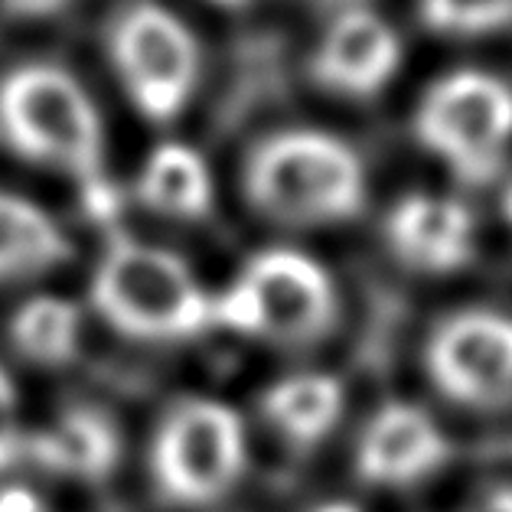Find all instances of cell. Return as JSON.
I'll list each match as a JSON object with an SVG mask.
<instances>
[{
    "mask_svg": "<svg viewBox=\"0 0 512 512\" xmlns=\"http://www.w3.org/2000/svg\"><path fill=\"white\" fill-rule=\"evenodd\" d=\"M69 258V242L49 212L0 193V281L33 278Z\"/></svg>",
    "mask_w": 512,
    "mask_h": 512,
    "instance_id": "9a60e30c",
    "label": "cell"
},
{
    "mask_svg": "<svg viewBox=\"0 0 512 512\" xmlns=\"http://www.w3.org/2000/svg\"><path fill=\"white\" fill-rule=\"evenodd\" d=\"M424 366L434 389L454 405L512 408V317L496 310H457L434 327Z\"/></svg>",
    "mask_w": 512,
    "mask_h": 512,
    "instance_id": "ba28073f",
    "label": "cell"
},
{
    "mask_svg": "<svg viewBox=\"0 0 512 512\" xmlns=\"http://www.w3.org/2000/svg\"><path fill=\"white\" fill-rule=\"evenodd\" d=\"M0 141L36 167L105 186V131L85 85L53 62H27L0 79Z\"/></svg>",
    "mask_w": 512,
    "mask_h": 512,
    "instance_id": "7a4b0ae2",
    "label": "cell"
},
{
    "mask_svg": "<svg viewBox=\"0 0 512 512\" xmlns=\"http://www.w3.org/2000/svg\"><path fill=\"white\" fill-rule=\"evenodd\" d=\"M154 483L177 506H209L245 470V428L232 408L209 398L173 405L154 437Z\"/></svg>",
    "mask_w": 512,
    "mask_h": 512,
    "instance_id": "52a82bcc",
    "label": "cell"
},
{
    "mask_svg": "<svg viewBox=\"0 0 512 512\" xmlns=\"http://www.w3.org/2000/svg\"><path fill=\"white\" fill-rule=\"evenodd\" d=\"M23 451L20 428H17V392L10 385L7 372L0 369V470L10 467Z\"/></svg>",
    "mask_w": 512,
    "mask_h": 512,
    "instance_id": "ac0fdd59",
    "label": "cell"
},
{
    "mask_svg": "<svg viewBox=\"0 0 512 512\" xmlns=\"http://www.w3.org/2000/svg\"><path fill=\"white\" fill-rule=\"evenodd\" d=\"M314 512H359L356 506H349V503H330V506H320Z\"/></svg>",
    "mask_w": 512,
    "mask_h": 512,
    "instance_id": "7402d4cb",
    "label": "cell"
},
{
    "mask_svg": "<svg viewBox=\"0 0 512 512\" xmlns=\"http://www.w3.org/2000/svg\"><path fill=\"white\" fill-rule=\"evenodd\" d=\"M212 4H219V7H242V4H248V0H212Z\"/></svg>",
    "mask_w": 512,
    "mask_h": 512,
    "instance_id": "cb8c5ba5",
    "label": "cell"
},
{
    "mask_svg": "<svg viewBox=\"0 0 512 512\" xmlns=\"http://www.w3.org/2000/svg\"><path fill=\"white\" fill-rule=\"evenodd\" d=\"M418 10L441 36H486L512 23V0H418Z\"/></svg>",
    "mask_w": 512,
    "mask_h": 512,
    "instance_id": "e0dca14e",
    "label": "cell"
},
{
    "mask_svg": "<svg viewBox=\"0 0 512 512\" xmlns=\"http://www.w3.org/2000/svg\"><path fill=\"white\" fill-rule=\"evenodd\" d=\"M69 0H0V10L17 20H43L66 7Z\"/></svg>",
    "mask_w": 512,
    "mask_h": 512,
    "instance_id": "d6986e66",
    "label": "cell"
},
{
    "mask_svg": "<svg viewBox=\"0 0 512 512\" xmlns=\"http://www.w3.org/2000/svg\"><path fill=\"white\" fill-rule=\"evenodd\" d=\"M137 196L147 209L167 219H203L212 209V177L206 160L186 144H160L147 157L137 180Z\"/></svg>",
    "mask_w": 512,
    "mask_h": 512,
    "instance_id": "4fadbf2b",
    "label": "cell"
},
{
    "mask_svg": "<svg viewBox=\"0 0 512 512\" xmlns=\"http://www.w3.org/2000/svg\"><path fill=\"white\" fill-rule=\"evenodd\" d=\"M245 199L281 226L346 222L366 206V170L336 134L294 128L268 134L245 160Z\"/></svg>",
    "mask_w": 512,
    "mask_h": 512,
    "instance_id": "6da1fadb",
    "label": "cell"
},
{
    "mask_svg": "<svg viewBox=\"0 0 512 512\" xmlns=\"http://www.w3.org/2000/svg\"><path fill=\"white\" fill-rule=\"evenodd\" d=\"M480 512H512V486H493V490H486Z\"/></svg>",
    "mask_w": 512,
    "mask_h": 512,
    "instance_id": "44dd1931",
    "label": "cell"
},
{
    "mask_svg": "<svg viewBox=\"0 0 512 512\" xmlns=\"http://www.w3.org/2000/svg\"><path fill=\"white\" fill-rule=\"evenodd\" d=\"M503 209H506V219H509V226H512V186L506 190V199H503Z\"/></svg>",
    "mask_w": 512,
    "mask_h": 512,
    "instance_id": "603a6c76",
    "label": "cell"
},
{
    "mask_svg": "<svg viewBox=\"0 0 512 512\" xmlns=\"http://www.w3.org/2000/svg\"><path fill=\"white\" fill-rule=\"evenodd\" d=\"M415 137L460 183H490L512 144V89L480 69L451 72L421 95Z\"/></svg>",
    "mask_w": 512,
    "mask_h": 512,
    "instance_id": "5b68a950",
    "label": "cell"
},
{
    "mask_svg": "<svg viewBox=\"0 0 512 512\" xmlns=\"http://www.w3.org/2000/svg\"><path fill=\"white\" fill-rule=\"evenodd\" d=\"M108 59L134 108L173 121L199 82V43L186 23L154 0L124 7L108 27Z\"/></svg>",
    "mask_w": 512,
    "mask_h": 512,
    "instance_id": "8992f818",
    "label": "cell"
},
{
    "mask_svg": "<svg viewBox=\"0 0 512 512\" xmlns=\"http://www.w3.org/2000/svg\"><path fill=\"white\" fill-rule=\"evenodd\" d=\"M392 255L408 271L454 274L467 268L477 248V222L457 199L411 193L398 199L385 222Z\"/></svg>",
    "mask_w": 512,
    "mask_h": 512,
    "instance_id": "30bf717a",
    "label": "cell"
},
{
    "mask_svg": "<svg viewBox=\"0 0 512 512\" xmlns=\"http://www.w3.org/2000/svg\"><path fill=\"white\" fill-rule=\"evenodd\" d=\"M402 66V40L392 23L372 10L353 7L340 14L310 56V79L340 98H376Z\"/></svg>",
    "mask_w": 512,
    "mask_h": 512,
    "instance_id": "9c48e42d",
    "label": "cell"
},
{
    "mask_svg": "<svg viewBox=\"0 0 512 512\" xmlns=\"http://www.w3.org/2000/svg\"><path fill=\"white\" fill-rule=\"evenodd\" d=\"M451 444L428 411L392 402L379 408L359 437L356 467L372 486H411L441 470Z\"/></svg>",
    "mask_w": 512,
    "mask_h": 512,
    "instance_id": "8fae6325",
    "label": "cell"
},
{
    "mask_svg": "<svg viewBox=\"0 0 512 512\" xmlns=\"http://www.w3.org/2000/svg\"><path fill=\"white\" fill-rule=\"evenodd\" d=\"M82 333V317L69 301L59 297H36L27 301L10 323V340L17 353L36 366H62L76 356Z\"/></svg>",
    "mask_w": 512,
    "mask_h": 512,
    "instance_id": "2e32d148",
    "label": "cell"
},
{
    "mask_svg": "<svg viewBox=\"0 0 512 512\" xmlns=\"http://www.w3.org/2000/svg\"><path fill=\"white\" fill-rule=\"evenodd\" d=\"M92 301L111 327L134 340H186L212 323V301L186 261L134 239L108 245Z\"/></svg>",
    "mask_w": 512,
    "mask_h": 512,
    "instance_id": "3957f363",
    "label": "cell"
},
{
    "mask_svg": "<svg viewBox=\"0 0 512 512\" xmlns=\"http://www.w3.org/2000/svg\"><path fill=\"white\" fill-rule=\"evenodd\" d=\"M46 506L23 486H7L0 490V512H43Z\"/></svg>",
    "mask_w": 512,
    "mask_h": 512,
    "instance_id": "ffe728a7",
    "label": "cell"
},
{
    "mask_svg": "<svg viewBox=\"0 0 512 512\" xmlns=\"http://www.w3.org/2000/svg\"><path fill=\"white\" fill-rule=\"evenodd\" d=\"M343 385L333 376L307 372L271 385L261 398V411L287 441L310 447L323 441L343 415Z\"/></svg>",
    "mask_w": 512,
    "mask_h": 512,
    "instance_id": "5bb4252c",
    "label": "cell"
},
{
    "mask_svg": "<svg viewBox=\"0 0 512 512\" xmlns=\"http://www.w3.org/2000/svg\"><path fill=\"white\" fill-rule=\"evenodd\" d=\"M43 512H46V509H43Z\"/></svg>",
    "mask_w": 512,
    "mask_h": 512,
    "instance_id": "d4e9b609",
    "label": "cell"
},
{
    "mask_svg": "<svg viewBox=\"0 0 512 512\" xmlns=\"http://www.w3.org/2000/svg\"><path fill=\"white\" fill-rule=\"evenodd\" d=\"M212 320L274 346H314L336 323V291L314 258L274 248L252 258Z\"/></svg>",
    "mask_w": 512,
    "mask_h": 512,
    "instance_id": "277c9868",
    "label": "cell"
},
{
    "mask_svg": "<svg viewBox=\"0 0 512 512\" xmlns=\"http://www.w3.org/2000/svg\"><path fill=\"white\" fill-rule=\"evenodd\" d=\"M33 457L56 473L105 480L121 457L118 428L95 408H69L53 428L30 444Z\"/></svg>",
    "mask_w": 512,
    "mask_h": 512,
    "instance_id": "7c38bea8",
    "label": "cell"
}]
</instances>
